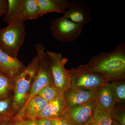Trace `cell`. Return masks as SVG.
<instances>
[{
	"label": "cell",
	"mask_w": 125,
	"mask_h": 125,
	"mask_svg": "<svg viewBox=\"0 0 125 125\" xmlns=\"http://www.w3.org/2000/svg\"><path fill=\"white\" fill-rule=\"evenodd\" d=\"M87 69L102 76L106 83L125 79V43L113 50L92 57L85 64Z\"/></svg>",
	"instance_id": "obj_1"
},
{
	"label": "cell",
	"mask_w": 125,
	"mask_h": 125,
	"mask_svg": "<svg viewBox=\"0 0 125 125\" xmlns=\"http://www.w3.org/2000/svg\"><path fill=\"white\" fill-rule=\"evenodd\" d=\"M39 66V58L37 55L14 79L11 106L14 116L20 112L28 100L32 83Z\"/></svg>",
	"instance_id": "obj_2"
},
{
	"label": "cell",
	"mask_w": 125,
	"mask_h": 125,
	"mask_svg": "<svg viewBox=\"0 0 125 125\" xmlns=\"http://www.w3.org/2000/svg\"><path fill=\"white\" fill-rule=\"evenodd\" d=\"M26 35L24 22L14 21L0 29V49L9 55L17 58Z\"/></svg>",
	"instance_id": "obj_3"
},
{
	"label": "cell",
	"mask_w": 125,
	"mask_h": 125,
	"mask_svg": "<svg viewBox=\"0 0 125 125\" xmlns=\"http://www.w3.org/2000/svg\"><path fill=\"white\" fill-rule=\"evenodd\" d=\"M46 55L52 83L62 93L71 87V79L65 66L69 59L60 53L47 51Z\"/></svg>",
	"instance_id": "obj_4"
},
{
	"label": "cell",
	"mask_w": 125,
	"mask_h": 125,
	"mask_svg": "<svg viewBox=\"0 0 125 125\" xmlns=\"http://www.w3.org/2000/svg\"><path fill=\"white\" fill-rule=\"evenodd\" d=\"M72 88L94 90L98 89L106 83L102 76L87 69L85 65L68 70Z\"/></svg>",
	"instance_id": "obj_5"
},
{
	"label": "cell",
	"mask_w": 125,
	"mask_h": 125,
	"mask_svg": "<svg viewBox=\"0 0 125 125\" xmlns=\"http://www.w3.org/2000/svg\"><path fill=\"white\" fill-rule=\"evenodd\" d=\"M83 27L62 16L52 20L50 29L52 37L62 42H73L80 37Z\"/></svg>",
	"instance_id": "obj_6"
},
{
	"label": "cell",
	"mask_w": 125,
	"mask_h": 125,
	"mask_svg": "<svg viewBox=\"0 0 125 125\" xmlns=\"http://www.w3.org/2000/svg\"><path fill=\"white\" fill-rule=\"evenodd\" d=\"M99 89L96 90H86L70 88L66 90L63 93L64 111L95 101Z\"/></svg>",
	"instance_id": "obj_7"
},
{
	"label": "cell",
	"mask_w": 125,
	"mask_h": 125,
	"mask_svg": "<svg viewBox=\"0 0 125 125\" xmlns=\"http://www.w3.org/2000/svg\"><path fill=\"white\" fill-rule=\"evenodd\" d=\"M96 108L95 101L82 105L67 109L61 117L72 125H85L93 116Z\"/></svg>",
	"instance_id": "obj_8"
},
{
	"label": "cell",
	"mask_w": 125,
	"mask_h": 125,
	"mask_svg": "<svg viewBox=\"0 0 125 125\" xmlns=\"http://www.w3.org/2000/svg\"><path fill=\"white\" fill-rule=\"evenodd\" d=\"M92 12L91 7L85 2L71 0L69 6L62 16L84 27L92 20Z\"/></svg>",
	"instance_id": "obj_9"
},
{
	"label": "cell",
	"mask_w": 125,
	"mask_h": 125,
	"mask_svg": "<svg viewBox=\"0 0 125 125\" xmlns=\"http://www.w3.org/2000/svg\"><path fill=\"white\" fill-rule=\"evenodd\" d=\"M95 102L97 108L111 114L117 103L109 83H106L99 89Z\"/></svg>",
	"instance_id": "obj_10"
},
{
	"label": "cell",
	"mask_w": 125,
	"mask_h": 125,
	"mask_svg": "<svg viewBox=\"0 0 125 125\" xmlns=\"http://www.w3.org/2000/svg\"><path fill=\"white\" fill-rule=\"evenodd\" d=\"M26 66L18 58L7 55L0 49V70L14 79Z\"/></svg>",
	"instance_id": "obj_11"
},
{
	"label": "cell",
	"mask_w": 125,
	"mask_h": 125,
	"mask_svg": "<svg viewBox=\"0 0 125 125\" xmlns=\"http://www.w3.org/2000/svg\"><path fill=\"white\" fill-rule=\"evenodd\" d=\"M69 0H37L40 17L49 13L56 12L64 14L69 6Z\"/></svg>",
	"instance_id": "obj_12"
},
{
	"label": "cell",
	"mask_w": 125,
	"mask_h": 125,
	"mask_svg": "<svg viewBox=\"0 0 125 125\" xmlns=\"http://www.w3.org/2000/svg\"><path fill=\"white\" fill-rule=\"evenodd\" d=\"M64 109L65 101L62 93L55 99L48 103L37 120L42 118L54 120L60 118Z\"/></svg>",
	"instance_id": "obj_13"
},
{
	"label": "cell",
	"mask_w": 125,
	"mask_h": 125,
	"mask_svg": "<svg viewBox=\"0 0 125 125\" xmlns=\"http://www.w3.org/2000/svg\"><path fill=\"white\" fill-rule=\"evenodd\" d=\"M48 103L40 96H35L25 108L21 120H37Z\"/></svg>",
	"instance_id": "obj_14"
},
{
	"label": "cell",
	"mask_w": 125,
	"mask_h": 125,
	"mask_svg": "<svg viewBox=\"0 0 125 125\" xmlns=\"http://www.w3.org/2000/svg\"><path fill=\"white\" fill-rule=\"evenodd\" d=\"M40 17L37 0H22L18 20L24 22L29 20L36 19Z\"/></svg>",
	"instance_id": "obj_15"
},
{
	"label": "cell",
	"mask_w": 125,
	"mask_h": 125,
	"mask_svg": "<svg viewBox=\"0 0 125 125\" xmlns=\"http://www.w3.org/2000/svg\"><path fill=\"white\" fill-rule=\"evenodd\" d=\"M14 80L0 70V101L6 100L13 95Z\"/></svg>",
	"instance_id": "obj_16"
},
{
	"label": "cell",
	"mask_w": 125,
	"mask_h": 125,
	"mask_svg": "<svg viewBox=\"0 0 125 125\" xmlns=\"http://www.w3.org/2000/svg\"><path fill=\"white\" fill-rule=\"evenodd\" d=\"M85 125H112L111 116L96 107L93 116Z\"/></svg>",
	"instance_id": "obj_17"
},
{
	"label": "cell",
	"mask_w": 125,
	"mask_h": 125,
	"mask_svg": "<svg viewBox=\"0 0 125 125\" xmlns=\"http://www.w3.org/2000/svg\"><path fill=\"white\" fill-rule=\"evenodd\" d=\"M117 103L125 101V80H116L109 83Z\"/></svg>",
	"instance_id": "obj_18"
},
{
	"label": "cell",
	"mask_w": 125,
	"mask_h": 125,
	"mask_svg": "<svg viewBox=\"0 0 125 125\" xmlns=\"http://www.w3.org/2000/svg\"><path fill=\"white\" fill-rule=\"evenodd\" d=\"M62 93L52 83H51L43 87L37 96H40L49 103L58 97Z\"/></svg>",
	"instance_id": "obj_19"
},
{
	"label": "cell",
	"mask_w": 125,
	"mask_h": 125,
	"mask_svg": "<svg viewBox=\"0 0 125 125\" xmlns=\"http://www.w3.org/2000/svg\"><path fill=\"white\" fill-rule=\"evenodd\" d=\"M12 95L6 100L0 101V123L4 120H11L14 115L11 109Z\"/></svg>",
	"instance_id": "obj_20"
},
{
	"label": "cell",
	"mask_w": 125,
	"mask_h": 125,
	"mask_svg": "<svg viewBox=\"0 0 125 125\" xmlns=\"http://www.w3.org/2000/svg\"><path fill=\"white\" fill-rule=\"evenodd\" d=\"M111 115L118 125H125V106L118 105L116 103Z\"/></svg>",
	"instance_id": "obj_21"
},
{
	"label": "cell",
	"mask_w": 125,
	"mask_h": 125,
	"mask_svg": "<svg viewBox=\"0 0 125 125\" xmlns=\"http://www.w3.org/2000/svg\"><path fill=\"white\" fill-rule=\"evenodd\" d=\"M8 9V2L5 0H0V13L6 14Z\"/></svg>",
	"instance_id": "obj_22"
},
{
	"label": "cell",
	"mask_w": 125,
	"mask_h": 125,
	"mask_svg": "<svg viewBox=\"0 0 125 125\" xmlns=\"http://www.w3.org/2000/svg\"><path fill=\"white\" fill-rule=\"evenodd\" d=\"M38 125H52V120L42 118L35 120Z\"/></svg>",
	"instance_id": "obj_23"
},
{
	"label": "cell",
	"mask_w": 125,
	"mask_h": 125,
	"mask_svg": "<svg viewBox=\"0 0 125 125\" xmlns=\"http://www.w3.org/2000/svg\"><path fill=\"white\" fill-rule=\"evenodd\" d=\"M52 125H72L62 117L52 120Z\"/></svg>",
	"instance_id": "obj_24"
},
{
	"label": "cell",
	"mask_w": 125,
	"mask_h": 125,
	"mask_svg": "<svg viewBox=\"0 0 125 125\" xmlns=\"http://www.w3.org/2000/svg\"><path fill=\"white\" fill-rule=\"evenodd\" d=\"M25 125H38L35 120H23Z\"/></svg>",
	"instance_id": "obj_25"
},
{
	"label": "cell",
	"mask_w": 125,
	"mask_h": 125,
	"mask_svg": "<svg viewBox=\"0 0 125 125\" xmlns=\"http://www.w3.org/2000/svg\"><path fill=\"white\" fill-rule=\"evenodd\" d=\"M12 121L14 125H25L23 120H16L13 118Z\"/></svg>",
	"instance_id": "obj_26"
},
{
	"label": "cell",
	"mask_w": 125,
	"mask_h": 125,
	"mask_svg": "<svg viewBox=\"0 0 125 125\" xmlns=\"http://www.w3.org/2000/svg\"><path fill=\"white\" fill-rule=\"evenodd\" d=\"M0 125H14L12 120H4L0 123Z\"/></svg>",
	"instance_id": "obj_27"
},
{
	"label": "cell",
	"mask_w": 125,
	"mask_h": 125,
	"mask_svg": "<svg viewBox=\"0 0 125 125\" xmlns=\"http://www.w3.org/2000/svg\"><path fill=\"white\" fill-rule=\"evenodd\" d=\"M112 125H119L116 121L112 117Z\"/></svg>",
	"instance_id": "obj_28"
},
{
	"label": "cell",
	"mask_w": 125,
	"mask_h": 125,
	"mask_svg": "<svg viewBox=\"0 0 125 125\" xmlns=\"http://www.w3.org/2000/svg\"><path fill=\"white\" fill-rule=\"evenodd\" d=\"M3 14H2L0 13V18L1 16Z\"/></svg>",
	"instance_id": "obj_29"
}]
</instances>
